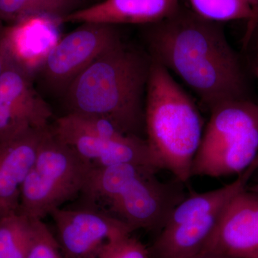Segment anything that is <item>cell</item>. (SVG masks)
<instances>
[{
	"mask_svg": "<svg viewBox=\"0 0 258 258\" xmlns=\"http://www.w3.org/2000/svg\"><path fill=\"white\" fill-rule=\"evenodd\" d=\"M249 186L251 187L255 188L258 189V167L255 171H254V174H252V177H251L250 181H249Z\"/></svg>",
	"mask_w": 258,
	"mask_h": 258,
	"instance_id": "24",
	"label": "cell"
},
{
	"mask_svg": "<svg viewBox=\"0 0 258 258\" xmlns=\"http://www.w3.org/2000/svg\"><path fill=\"white\" fill-rule=\"evenodd\" d=\"M52 115L32 69L15 53L0 75V143L30 129L48 128Z\"/></svg>",
	"mask_w": 258,
	"mask_h": 258,
	"instance_id": "9",
	"label": "cell"
},
{
	"mask_svg": "<svg viewBox=\"0 0 258 258\" xmlns=\"http://www.w3.org/2000/svg\"><path fill=\"white\" fill-rule=\"evenodd\" d=\"M86 0H0V23L13 26L32 19L62 23L66 17L86 7Z\"/></svg>",
	"mask_w": 258,
	"mask_h": 258,
	"instance_id": "15",
	"label": "cell"
},
{
	"mask_svg": "<svg viewBox=\"0 0 258 258\" xmlns=\"http://www.w3.org/2000/svg\"><path fill=\"white\" fill-rule=\"evenodd\" d=\"M49 128L30 129L0 143V211L4 215L19 212L22 186Z\"/></svg>",
	"mask_w": 258,
	"mask_h": 258,
	"instance_id": "13",
	"label": "cell"
},
{
	"mask_svg": "<svg viewBox=\"0 0 258 258\" xmlns=\"http://www.w3.org/2000/svg\"><path fill=\"white\" fill-rule=\"evenodd\" d=\"M101 258H153L149 247L131 235L108 246Z\"/></svg>",
	"mask_w": 258,
	"mask_h": 258,
	"instance_id": "19",
	"label": "cell"
},
{
	"mask_svg": "<svg viewBox=\"0 0 258 258\" xmlns=\"http://www.w3.org/2000/svg\"><path fill=\"white\" fill-rule=\"evenodd\" d=\"M142 36L151 59L176 74L209 111L248 98L240 59L220 23L179 8L169 18L144 26Z\"/></svg>",
	"mask_w": 258,
	"mask_h": 258,
	"instance_id": "1",
	"label": "cell"
},
{
	"mask_svg": "<svg viewBox=\"0 0 258 258\" xmlns=\"http://www.w3.org/2000/svg\"><path fill=\"white\" fill-rule=\"evenodd\" d=\"M191 11L200 18L221 23L234 20H247V26L244 37L247 45L257 26L253 12L245 0H187Z\"/></svg>",
	"mask_w": 258,
	"mask_h": 258,
	"instance_id": "16",
	"label": "cell"
},
{
	"mask_svg": "<svg viewBox=\"0 0 258 258\" xmlns=\"http://www.w3.org/2000/svg\"><path fill=\"white\" fill-rule=\"evenodd\" d=\"M91 169L74 149L56 138L50 126L22 186L19 212L43 220L81 195Z\"/></svg>",
	"mask_w": 258,
	"mask_h": 258,
	"instance_id": "7",
	"label": "cell"
},
{
	"mask_svg": "<svg viewBox=\"0 0 258 258\" xmlns=\"http://www.w3.org/2000/svg\"><path fill=\"white\" fill-rule=\"evenodd\" d=\"M203 252L258 258V189L248 184L231 200Z\"/></svg>",
	"mask_w": 258,
	"mask_h": 258,
	"instance_id": "12",
	"label": "cell"
},
{
	"mask_svg": "<svg viewBox=\"0 0 258 258\" xmlns=\"http://www.w3.org/2000/svg\"><path fill=\"white\" fill-rule=\"evenodd\" d=\"M25 258H66L55 235L43 220L35 222V234Z\"/></svg>",
	"mask_w": 258,
	"mask_h": 258,
	"instance_id": "18",
	"label": "cell"
},
{
	"mask_svg": "<svg viewBox=\"0 0 258 258\" xmlns=\"http://www.w3.org/2000/svg\"><path fill=\"white\" fill-rule=\"evenodd\" d=\"M196 104L169 71L152 60L145 104L146 139L162 169L186 184L205 130Z\"/></svg>",
	"mask_w": 258,
	"mask_h": 258,
	"instance_id": "4",
	"label": "cell"
},
{
	"mask_svg": "<svg viewBox=\"0 0 258 258\" xmlns=\"http://www.w3.org/2000/svg\"><path fill=\"white\" fill-rule=\"evenodd\" d=\"M257 167L258 157L230 184L180 202L149 247L153 258H186L203 252L226 207L248 186Z\"/></svg>",
	"mask_w": 258,
	"mask_h": 258,
	"instance_id": "6",
	"label": "cell"
},
{
	"mask_svg": "<svg viewBox=\"0 0 258 258\" xmlns=\"http://www.w3.org/2000/svg\"><path fill=\"white\" fill-rule=\"evenodd\" d=\"M50 129L92 169L134 163L162 170L146 139L132 135L116 140L99 138L71 125L62 115L51 123Z\"/></svg>",
	"mask_w": 258,
	"mask_h": 258,
	"instance_id": "11",
	"label": "cell"
},
{
	"mask_svg": "<svg viewBox=\"0 0 258 258\" xmlns=\"http://www.w3.org/2000/svg\"><path fill=\"white\" fill-rule=\"evenodd\" d=\"M14 53L11 29L9 26L0 23V75Z\"/></svg>",
	"mask_w": 258,
	"mask_h": 258,
	"instance_id": "20",
	"label": "cell"
},
{
	"mask_svg": "<svg viewBox=\"0 0 258 258\" xmlns=\"http://www.w3.org/2000/svg\"><path fill=\"white\" fill-rule=\"evenodd\" d=\"M37 220L19 212L0 219V258H25L30 248Z\"/></svg>",
	"mask_w": 258,
	"mask_h": 258,
	"instance_id": "17",
	"label": "cell"
},
{
	"mask_svg": "<svg viewBox=\"0 0 258 258\" xmlns=\"http://www.w3.org/2000/svg\"><path fill=\"white\" fill-rule=\"evenodd\" d=\"M253 12L254 21L258 27V0H245Z\"/></svg>",
	"mask_w": 258,
	"mask_h": 258,
	"instance_id": "22",
	"label": "cell"
},
{
	"mask_svg": "<svg viewBox=\"0 0 258 258\" xmlns=\"http://www.w3.org/2000/svg\"><path fill=\"white\" fill-rule=\"evenodd\" d=\"M186 258H232L223 255V254L214 253L210 252H202L200 253L195 254L191 257Z\"/></svg>",
	"mask_w": 258,
	"mask_h": 258,
	"instance_id": "21",
	"label": "cell"
},
{
	"mask_svg": "<svg viewBox=\"0 0 258 258\" xmlns=\"http://www.w3.org/2000/svg\"><path fill=\"white\" fill-rule=\"evenodd\" d=\"M256 36L255 53H254V71L258 80V27L254 32L253 36ZM252 36V37H253Z\"/></svg>",
	"mask_w": 258,
	"mask_h": 258,
	"instance_id": "23",
	"label": "cell"
},
{
	"mask_svg": "<svg viewBox=\"0 0 258 258\" xmlns=\"http://www.w3.org/2000/svg\"><path fill=\"white\" fill-rule=\"evenodd\" d=\"M157 169L127 163L91 169L81 205L99 210L132 231L158 233L186 197L184 183L161 181Z\"/></svg>",
	"mask_w": 258,
	"mask_h": 258,
	"instance_id": "3",
	"label": "cell"
},
{
	"mask_svg": "<svg viewBox=\"0 0 258 258\" xmlns=\"http://www.w3.org/2000/svg\"><path fill=\"white\" fill-rule=\"evenodd\" d=\"M210 112L191 177L238 176L258 157V103L249 98L233 100Z\"/></svg>",
	"mask_w": 258,
	"mask_h": 258,
	"instance_id": "5",
	"label": "cell"
},
{
	"mask_svg": "<svg viewBox=\"0 0 258 258\" xmlns=\"http://www.w3.org/2000/svg\"><path fill=\"white\" fill-rule=\"evenodd\" d=\"M118 26L84 23L51 47L32 69L37 91L44 98H60L75 80L107 49L122 40Z\"/></svg>",
	"mask_w": 258,
	"mask_h": 258,
	"instance_id": "8",
	"label": "cell"
},
{
	"mask_svg": "<svg viewBox=\"0 0 258 258\" xmlns=\"http://www.w3.org/2000/svg\"><path fill=\"white\" fill-rule=\"evenodd\" d=\"M66 258H101L108 246L133 231L99 210L80 205L50 214Z\"/></svg>",
	"mask_w": 258,
	"mask_h": 258,
	"instance_id": "10",
	"label": "cell"
},
{
	"mask_svg": "<svg viewBox=\"0 0 258 258\" xmlns=\"http://www.w3.org/2000/svg\"><path fill=\"white\" fill-rule=\"evenodd\" d=\"M152 59L122 39L75 80L60 98L64 114L111 120L125 133L146 139L145 104Z\"/></svg>",
	"mask_w": 258,
	"mask_h": 258,
	"instance_id": "2",
	"label": "cell"
},
{
	"mask_svg": "<svg viewBox=\"0 0 258 258\" xmlns=\"http://www.w3.org/2000/svg\"><path fill=\"white\" fill-rule=\"evenodd\" d=\"M179 0H102L86 5L64 19L62 23L152 25L179 9Z\"/></svg>",
	"mask_w": 258,
	"mask_h": 258,
	"instance_id": "14",
	"label": "cell"
}]
</instances>
